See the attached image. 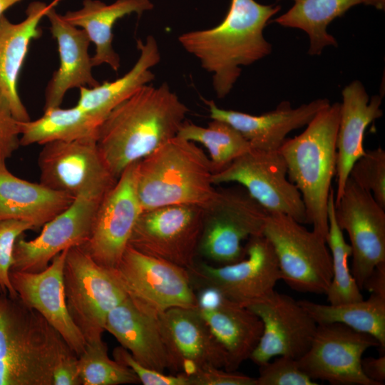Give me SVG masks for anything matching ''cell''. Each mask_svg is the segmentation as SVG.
<instances>
[{"label":"cell","mask_w":385,"mask_h":385,"mask_svg":"<svg viewBox=\"0 0 385 385\" xmlns=\"http://www.w3.org/2000/svg\"><path fill=\"white\" fill-rule=\"evenodd\" d=\"M188 107L167 83L145 85L115 107L103 120L97 145L118 179L130 165L149 155L178 135Z\"/></svg>","instance_id":"obj_1"},{"label":"cell","mask_w":385,"mask_h":385,"mask_svg":"<svg viewBox=\"0 0 385 385\" xmlns=\"http://www.w3.org/2000/svg\"><path fill=\"white\" fill-rule=\"evenodd\" d=\"M280 9L279 5L261 4L255 0H231L220 24L178 37L184 49L212 74L217 98L228 95L240 76L242 66H249L271 53L263 30Z\"/></svg>","instance_id":"obj_2"},{"label":"cell","mask_w":385,"mask_h":385,"mask_svg":"<svg viewBox=\"0 0 385 385\" xmlns=\"http://www.w3.org/2000/svg\"><path fill=\"white\" fill-rule=\"evenodd\" d=\"M70 350L37 311L0 291V385H52L56 364Z\"/></svg>","instance_id":"obj_3"},{"label":"cell","mask_w":385,"mask_h":385,"mask_svg":"<svg viewBox=\"0 0 385 385\" xmlns=\"http://www.w3.org/2000/svg\"><path fill=\"white\" fill-rule=\"evenodd\" d=\"M339 115L340 103H330L301 134L286 138L278 150L285 161L289 180L302 195L307 224L325 239L329 229L328 201L336 173Z\"/></svg>","instance_id":"obj_4"},{"label":"cell","mask_w":385,"mask_h":385,"mask_svg":"<svg viewBox=\"0 0 385 385\" xmlns=\"http://www.w3.org/2000/svg\"><path fill=\"white\" fill-rule=\"evenodd\" d=\"M209 158L195 143L172 138L138 162L136 193L143 210L174 205L203 207L216 192Z\"/></svg>","instance_id":"obj_5"},{"label":"cell","mask_w":385,"mask_h":385,"mask_svg":"<svg viewBox=\"0 0 385 385\" xmlns=\"http://www.w3.org/2000/svg\"><path fill=\"white\" fill-rule=\"evenodd\" d=\"M202 208L197 255L223 265L242 260V242L263 235L268 212L243 188L217 190Z\"/></svg>","instance_id":"obj_6"},{"label":"cell","mask_w":385,"mask_h":385,"mask_svg":"<svg viewBox=\"0 0 385 385\" xmlns=\"http://www.w3.org/2000/svg\"><path fill=\"white\" fill-rule=\"evenodd\" d=\"M263 235L274 249L282 280L298 292L326 294L332 265L324 237L279 212L268 213Z\"/></svg>","instance_id":"obj_7"},{"label":"cell","mask_w":385,"mask_h":385,"mask_svg":"<svg viewBox=\"0 0 385 385\" xmlns=\"http://www.w3.org/2000/svg\"><path fill=\"white\" fill-rule=\"evenodd\" d=\"M63 287L69 315L86 342L102 340L108 312L127 297L112 270L98 264L82 246L71 247Z\"/></svg>","instance_id":"obj_8"},{"label":"cell","mask_w":385,"mask_h":385,"mask_svg":"<svg viewBox=\"0 0 385 385\" xmlns=\"http://www.w3.org/2000/svg\"><path fill=\"white\" fill-rule=\"evenodd\" d=\"M112 271L133 304L148 314L158 317L173 307L195 308L198 304L187 269L129 245Z\"/></svg>","instance_id":"obj_9"},{"label":"cell","mask_w":385,"mask_h":385,"mask_svg":"<svg viewBox=\"0 0 385 385\" xmlns=\"http://www.w3.org/2000/svg\"><path fill=\"white\" fill-rule=\"evenodd\" d=\"M245 249V257L234 263L195 262L188 270L194 289H210L244 307L272 292L282 277L272 245L262 235L249 238Z\"/></svg>","instance_id":"obj_10"},{"label":"cell","mask_w":385,"mask_h":385,"mask_svg":"<svg viewBox=\"0 0 385 385\" xmlns=\"http://www.w3.org/2000/svg\"><path fill=\"white\" fill-rule=\"evenodd\" d=\"M202 226V208L174 205L143 210L128 245L145 255L188 270L195 262Z\"/></svg>","instance_id":"obj_11"},{"label":"cell","mask_w":385,"mask_h":385,"mask_svg":"<svg viewBox=\"0 0 385 385\" xmlns=\"http://www.w3.org/2000/svg\"><path fill=\"white\" fill-rule=\"evenodd\" d=\"M214 185L237 183L268 213L279 212L307 224L302 195L288 178L279 152L252 148L212 175Z\"/></svg>","instance_id":"obj_12"},{"label":"cell","mask_w":385,"mask_h":385,"mask_svg":"<svg viewBox=\"0 0 385 385\" xmlns=\"http://www.w3.org/2000/svg\"><path fill=\"white\" fill-rule=\"evenodd\" d=\"M379 346L372 336L345 324H322L309 349L297 361L312 380L334 385H375L364 374L361 361L365 351Z\"/></svg>","instance_id":"obj_13"},{"label":"cell","mask_w":385,"mask_h":385,"mask_svg":"<svg viewBox=\"0 0 385 385\" xmlns=\"http://www.w3.org/2000/svg\"><path fill=\"white\" fill-rule=\"evenodd\" d=\"M334 215L349 235L351 273L361 290L374 269L385 263V209L349 177L342 196L334 202Z\"/></svg>","instance_id":"obj_14"},{"label":"cell","mask_w":385,"mask_h":385,"mask_svg":"<svg viewBox=\"0 0 385 385\" xmlns=\"http://www.w3.org/2000/svg\"><path fill=\"white\" fill-rule=\"evenodd\" d=\"M108 190L78 195L67 209L42 227L36 237L26 240L21 235L15 242L11 270L39 272L62 251L83 245L90 236L97 209Z\"/></svg>","instance_id":"obj_15"},{"label":"cell","mask_w":385,"mask_h":385,"mask_svg":"<svg viewBox=\"0 0 385 385\" xmlns=\"http://www.w3.org/2000/svg\"><path fill=\"white\" fill-rule=\"evenodd\" d=\"M138 162L128 165L106 193L82 245L94 261L109 270L118 265L143 212L135 188Z\"/></svg>","instance_id":"obj_16"},{"label":"cell","mask_w":385,"mask_h":385,"mask_svg":"<svg viewBox=\"0 0 385 385\" xmlns=\"http://www.w3.org/2000/svg\"><path fill=\"white\" fill-rule=\"evenodd\" d=\"M38 165L40 183L75 197L88 191H107L117 180L101 154L96 138L43 144Z\"/></svg>","instance_id":"obj_17"},{"label":"cell","mask_w":385,"mask_h":385,"mask_svg":"<svg viewBox=\"0 0 385 385\" xmlns=\"http://www.w3.org/2000/svg\"><path fill=\"white\" fill-rule=\"evenodd\" d=\"M247 307L263 324L260 342L250 357L255 364L278 356L299 359L309 349L318 324L299 301L274 290Z\"/></svg>","instance_id":"obj_18"},{"label":"cell","mask_w":385,"mask_h":385,"mask_svg":"<svg viewBox=\"0 0 385 385\" xmlns=\"http://www.w3.org/2000/svg\"><path fill=\"white\" fill-rule=\"evenodd\" d=\"M158 321L173 374L188 375L208 365L226 369V353L195 307L168 309Z\"/></svg>","instance_id":"obj_19"},{"label":"cell","mask_w":385,"mask_h":385,"mask_svg":"<svg viewBox=\"0 0 385 385\" xmlns=\"http://www.w3.org/2000/svg\"><path fill=\"white\" fill-rule=\"evenodd\" d=\"M68 250L56 255L48 266L39 272L11 270L9 277L20 300L42 315L78 356L84 351L86 342L66 306L63 269Z\"/></svg>","instance_id":"obj_20"},{"label":"cell","mask_w":385,"mask_h":385,"mask_svg":"<svg viewBox=\"0 0 385 385\" xmlns=\"http://www.w3.org/2000/svg\"><path fill=\"white\" fill-rule=\"evenodd\" d=\"M195 307L223 347L227 359L226 370L236 371L250 359L263 332L257 315L229 301L210 289H200Z\"/></svg>","instance_id":"obj_21"},{"label":"cell","mask_w":385,"mask_h":385,"mask_svg":"<svg viewBox=\"0 0 385 385\" xmlns=\"http://www.w3.org/2000/svg\"><path fill=\"white\" fill-rule=\"evenodd\" d=\"M203 101L208 106L212 119L229 123L249 141L252 148L265 151L278 150L289 133L307 125L330 104L328 99L320 98L292 108L289 101H282L274 110L254 115L220 108L213 101Z\"/></svg>","instance_id":"obj_22"},{"label":"cell","mask_w":385,"mask_h":385,"mask_svg":"<svg viewBox=\"0 0 385 385\" xmlns=\"http://www.w3.org/2000/svg\"><path fill=\"white\" fill-rule=\"evenodd\" d=\"M46 17L57 41L60 63L46 86L43 111L60 106L70 89L93 88L100 83L92 74L93 66L88 53L91 41L86 31L65 20L55 6L49 9Z\"/></svg>","instance_id":"obj_23"},{"label":"cell","mask_w":385,"mask_h":385,"mask_svg":"<svg viewBox=\"0 0 385 385\" xmlns=\"http://www.w3.org/2000/svg\"><path fill=\"white\" fill-rule=\"evenodd\" d=\"M381 96L369 98L363 84L354 81L342 91L337 136V188L334 202L343 192L351 167L364 153V136L367 126L383 115Z\"/></svg>","instance_id":"obj_24"},{"label":"cell","mask_w":385,"mask_h":385,"mask_svg":"<svg viewBox=\"0 0 385 385\" xmlns=\"http://www.w3.org/2000/svg\"><path fill=\"white\" fill-rule=\"evenodd\" d=\"M61 1L53 0L49 4L31 2L26 10V18L19 23L11 22L4 14L0 16V88L8 98L15 118L20 122L31 120L17 90L29 44L42 34L39 26L41 19Z\"/></svg>","instance_id":"obj_25"},{"label":"cell","mask_w":385,"mask_h":385,"mask_svg":"<svg viewBox=\"0 0 385 385\" xmlns=\"http://www.w3.org/2000/svg\"><path fill=\"white\" fill-rule=\"evenodd\" d=\"M104 329L140 364L163 373L170 371L158 317L143 312L128 297L108 312Z\"/></svg>","instance_id":"obj_26"},{"label":"cell","mask_w":385,"mask_h":385,"mask_svg":"<svg viewBox=\"0 0 385 385\" xmlns=\"http://www.w3.org/2000/svg\"><path fill=\"white\" fill-rule=\"evenodd\" d=\"M75 197L31 183L12 174L0 165V220L28 222L40 229L67 209Z\"/></svg>","instance_id":"obj_27"},{"label":"cell","mask_w":385,"mask_h":385,"mask_svg":"<svg viewBox=\"0 0 385 385\" xmlns=\"http://www.w3.org/2000/svg\"><path fill=\"white\" fill-rule=\"evenodd\" d=\"M153 9L150 0H116L110 4L100 0H83L81 8L68 11L63 16L71 24L83 29L95 44L96 53L91 56L93 66L106 63L118 71L120 63L113 47L114 24L123 16L133 13L141 15Z\"/></svg>","instance_id":"obj_28"},{"label":"cell","mask_w":385,"mask_h":385,"mask_svg":"<svg viewBox=\"0 0 385 385\" xmlns=\"http://www.w3.org/2000/svg\"><path fill=\"white\" fill-rule=\"evenodd\" d=\"M137 48L139 57L128 72L113 81H104L96 87L79 88L76 105L103 121L115 107L152 81L155 75L150 69L160 61L157 41L153 36H148L145 41L137 40Z\"/></svg>","instance_id":"obj_29"},{"label":"cell","mask_w":385,"mask_h":385,"mask_svg":"<svg viewBox=\"0 0 385 385\" xmlns=\"http://www.w3.org/2000/svg\"><path fill=\"white\" fill-rule=\"evenodd\" d=\"M102 120L77 105L53 107L34 120L19 122L20 145H43L52 141L96 138Z\"/></svg>","instance_id":"obj_30"},{"label":"cell","mask_w":385,"mask_h":385,"mask_svg":"<svg viewBox=\"0 0 385 385\" xmlns=\"http://www.w3.org/2000/svg\"><path fill=\"white\" fill-rule=\"evenodd\" d=\"M294 5L273 22L284 27L299 29L309 38V55H320L327 46H337L336 39L327 32V26L351 7L369 0H293Z\"/></svg>","instance_id":"obj_31"},{"label":"cell","mask_w":385,"mask_h":385,"mask_svg":"<svg viewBox=\"0 0 385 385\" xmlns=\"http://www.w3.org/2000/svg\"><path fill=\"white\" fill-rule=\"evenodd\" d=\"M317 324L341 323L368 334L385 350V297L371 294L367 299L342 304H323L299 300Z\"/></svg>","instance_id":"obj_32"},{"label":"cell","mask_w":385,"mask_h":385,"mask_svg":"<svg viewBox=\"0 0 385 385\" xmlns=\"http://www.w3.org/2000/svg\"><path fill=\"white\" fill-rule=\"evenodd\" d=\"M207 127L185 120L178 136L199 143L208 151L214 173L252 149L244 136L229 123L212 119Z\"/></svg>","instance_id":"obj_33"},{"label":"cell","mask_w":385,"mask_h":385,"mask_svg":"<svg viewBox=\"0 0 385 385\" xmlns=\"http://www.w3.org/2000/svg\"><path fill=\"white\" fill-rule=\"evenodd\" d=\"M334 190L332 188L328 201L329 229L326 237L332 265V279L326 293L329 304H342L364 299L361 289L353 277L348 265L351 247L344 237L334 215Z\"/></svg>","instance_id":"obj_34"},{"label":"cell","mask_w":385,"mask_h":385,"mask_svg":"<svg viewBox=\"0 0 385 385\" xmlns=\"http://www.w3.org/2000/svg\"><path fill=\"white\" fill-rule=\"evenodd\" d=\"M83 385H119L139 384L135 373L126 366L111 359L107 344L101 340L86 343L78 356Z\"/></svg>","instance_id":"obj_35"},{"label":"cell","mask_w":385,"mask_h":385,"mask_svg":"<svg viewBox=\"0 0 385 385\" xmlns=\"http://www.w3.org/2000/svg\"><path fill=\"white\" fill-rule=\"evenodd\" d=\"M349 178L370 192L385 209V151L381 148L365 151L351 168Z\"/></svg>","instance_id":"obj_36"},{"label":"cell","mask_w":385,"mask_h":385,"mask_svg":"<svg viewBox=\"0 0 385 385\" xmlns=\"http://www.w3.org/2000/svg\"><path fill=\"white\" fill-rule=\"evenodd\" d=\"M272 361L259 366L257 385H316L300 368L296 359L278 356Z\"/></svg>","instance_id":"obj_37"},{"label":"cell","mask_w":385,"mask_h":385,"mask_svg":"<svg viewBox=\"0 0 385 385\" xmlns=\"http://www.w3.org/2000/svg\"><path fill=\"white\" fill-rule=\"evenodd\" d=\"M34 230L31 224L18 220H0V289L12 297H17L9 277L16 240L25 232Z\"/></svg>","instance_id":"obj_38"},{"label":"cell","mask_w":385,"mask_h":385,"mask_svg":"<svg viewBox=\"0 0 385 385\" xmlns=\"http://www.w3.org/2000/svg\"><path fill=\"white\" fill-rule=\"evenodd\" d=\"M114 359L130 369L143 385H188L187 376L183 373L165 374L138 363L123 346L113 351Z\"/></svg>","instance_id":"obj_39"},{"label":"cell","mask_w":385,"mask_h":385,"mask_svg":"<svg viewBox=\"0 0 385 385\" xmlns=\"http://www.w3.org/2000/svg\"><path fill=\"white\" fill-rule=\"evenodd\" d=\"M19 122L0 88V165L6 164L20 145Z\"/></svg>","instance_id":"obj_40"},{"label":"cell","mask_w":385,"mask_h":385,"mask_svg":"<svg viewBox=\"0 0 385 385\" xmlns=\"http://www.w3.org/2000/svg\"><path fill=\"white\" fill-rule=\"evenodd\" d=\"M186 376L188 385H257L256 378L210 365Z\"/></svg>","instance_id":"obj_41"},{"label":"cell","mask_w":385,"mask_h":385,"mask_svg":"<svg viewBox=\"0 0 385 385\" xmlns=\"http://www.w3.org/2000/svg\"><path fill=\"white\" fill-rule=\"evenodd\" d=\"M78 357L72 350L65 353L56 364L52 385H81Z\"/></svg>","instance_id":"obj_42"},{"label":"cell","mask_w":385,"mask_h":385,"mask_svg":"<svg viewBox=\"0 0 385 385\" xmlns=\"http://www.w3.org/2000/svg\"><path fill=\"white\" fill-rule=\"evenodd\" d=\"M361 367L364 374L375 385H382L385 381V354L381 353L379 357L362 358Z\"/></svg>","instance_id":"obj_43"},{"label":"cell","mask_w":385,"mask_h":385,"mask_svg":"<svg viewBox=\"0 0 385 385\" xmlns=\"http://www.w3.org/2000/svg\"><path fill=\"white\" fill-rule=\"evenodd\" d=\"M385 297V263L376 266L365 280L362 289Z\"/></svg>","instance_id":"obj_44"},{"label":"cell","mask_w":385,"mask_h":385,"mask_svg":"<svg viewBox=\"0 0 385 385\" xmlns=\"http://www.w3.org/2000/svg\"><path fill=\"white\" fill-rule=\"evenodd\" d=\"M21 1L22 0H0V16L10 7Z\"/></svg>","instance_id":"obj_45"},{"label":"cell","mask_w":385,"mask_h":385,"mask_svg":"<svg viewBox=\"0 0 385 385\" xmlns=\"http://www.w3.org/2000/svg\"><path fill=\"white\" fill-rule=\"evenodd\" d=\"M368 5L373 6L377 9L384 10L385 7V0H369Z\"/></svg>","instance_id":"obj_46"},{"label":"cell","mask_w":385,"mask_h":385,"mask_svg":"<svg viewBox=\"0 0 385 385\" xmlns=\"http://www.w3.org/2000/svg\"><path fill=\"white\" fill-rule=\"evenodd\" d=\"M0 291H1V289H0Z\"/></svg>","instance_id":"obj_47"}]
</instances>
